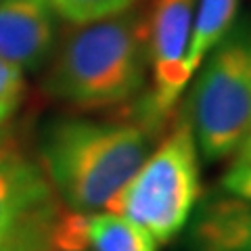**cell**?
Returning a JSON list of instances; mask_svg holds the SVG:
<instances>
[{
    "label": "cell",
    "mask_w": 251,
    "mask_h": 251,
    "mask_svg": "<svg viewBox=\"0 0 251 251\" xmlns=\"http://www.w3.org/2000/svg\"><path fill=\"white\" fill-rule=\"evenodd\" d=\"M86 241L92 251H157V243L143 226L105 211L86 214Z\"/></svg>",
    "instance_id": "10"
},
{
    "label": "cell",
    "mask_w": 251,
    "mask_h": 251,
    "mask_svg": "<svg viewBox=\"0 0 251 251\" xmlns=\"http://www.w3.org/2000/svg\"><path fill=\"white\" fill-rule=\"evenodd\" d=\"M237 155L241 157V159H247V161H251V140H249V143H247L245 147L241 149V151H239Z\"/></svg>",
    "instance_id": "15"
},
{
    "label": "cell",
    "mask_w": 251,
    "mask_h": 251,
    "mask_svg": "<svg viewBox=\"0 0 251 251\" xmlns=\"http://www.w3.org/2000/svg\"><path fill=\"white\" fill-rule=\"evenodd\" d=\"M201 195L199 151L186 111L107 203V211L132 220L159 243L178 237Z\"/></svg>",
    "instance_id": "3"
},
{
    "label": "cell",
    "mask_w": 251,
    "mask_h": 251,
    "mask_svg": "<svg viewBox=\"0 0 251 251\" xmlns=\"http://www.w3.org/2000/svg\"><path fill=\"white\" fill-rule=\"evenodd\" d=\"M38 251H92L86 241V214L65 209L52 239Z\"/></svg>",
    "instance_id": "12"
},
{
    "label": "cell",
    "mask_w": 251,
    "mask_h": 251,
    "mask_svg": "<svg viewBox=\"0 0 251 251\" xmlns=\"http://www.w3.org/2000/svg\"><path fill=\"white\" fill-rule=\"evenodd\" d=\"M195 140L207 161L237 155L251 140V29H230L209 52L188 103Z\"/></svg>",
    "instance_id": "4"
},
{
    "label": "cell",
    "mask_w": 251,
    "mask_h": 251,
    "mask_svg": "<svg viewBox=\"0 0 251 251\" xmlns=\"http://www.w3.org/2000/svg\"><path fill=\"white\" fill-rule=\"evenodd\" d=\"M65 209L40 163L15 147H0V251L44 247Z\"/></svg>",
    "instance_id": "5"
},
{
    "label": "cell",
    "mask_w": 251,
    "mask_h": 251,
    "mask_svg": "<svg viewBox=\"0 0 251 251\" xmlns=\"http://www.w3.org/2000/svg\"><path fill=\"white\" fill-rule=\"evenodd\" d=\"M241 0H197L191 29V42L184 57V75L191 77L201 67L205 54L228 36L239 15Z\"/></svg>",
    "instance_id": "9"
},
{
    "label": "cell",
    "mask_w": 251,
    "mask_h": 251,
    "mask_svg": "<svg viewBox=\"0 0 251 251\" xmlns=\"http://www.w3.org/2000/svg\"><path fill=\"white\" fill-rule=\"evenodd\" d=\"M149 153L147 126L65 117L44 130L40 168L63 205L90 214L111 201Z\"/></svg>",
    "instance_id": "1"
},
{
    "label": "cell",
    "mask_w": 251,
    "mask_h": 251,
    "mask_svg": "<svg viewBox=\"0 0 251 251\" xmlns=\"http://www.w3.org/2000/svg\"><path fill=\"white\" fill-rule=\"evenodd\" d=\"M145 21L134 11L86 23L59 49L46 75L54 99L82 111L130 103L147 72Z\"/></svg>",
    "instance_id": "2"
},
{
    "label": "cell",
    "mask_w": 251,
    "mask_h": 251,
    "mask_svg": "<svg viewBox=\"0 0 251 251\" xmlns=\"http://www.w3.org/2000/svg\"><path fill=\"white\" fill-rule=\"evenodd\" d=\"M23 94H25L23 72L13 63L0 59V126H4L15 115L23 103Z\"/></svg>",
    "instance_id": "13"
},
{
    "label": "cell",
    "mask_w": 251,
    "mask_h": 251,
    "mask_svg": "<svg viewBox=\"0 0 251 251\" xmlns=\"http://www.w3.org/2000/svg\"><path fill=\"white\" fill-rule=\"evenodd\" d=\"M197 0H151L145 21L147 65L151 67L153 88L143 107V122L149 130L161 126L186 88L184 57L191 42L193 15Z\"/></svg>",
    "instance_id": "6"
},
{
    "label": "cell",
    "mask_w": 251,
    "mask_h": 251,
    "mask_svg": "<svg viewBox=\"0 0 251 251\" xmlns=\"http://www.w3.org/2000/svg\"><path fill=\"white\" fill-rule=\"evenodd\" d=\"M136 0H46L54 15L75 25L100 21L130 11Z\"/></svg>",
    "instance_id": "11"
},
{
    "label": "cell",
    "mask_w": 251,
    "mask_h": 251,
    "mask_svg": "<svg viewBox=\"0 0 251 251\" xmlns=\"http://www.w3.org/2000/svg\"><path fill=\"white\" fill-rule=\"evenodd\" d=\"M186 251H251V201L234 195L203 199L186 234Z\"/></svg>",
    "instance_id": "8"
},
{
    "label": "cell",
    "mask_w": 251,
    "mask_h": 251,
    "mask_svg": "<svg viewBox=\"0 0 251 251\" xmlns=\"http://www.w3.org/2000/svg\"><path fill=\"white\" fill-rule=\"evenodd\" d=\"M222 188L228 195L251 201V161L239 157L230 166V170L224 174Z\"/></svg>",
    "instance_id": "14"
},
{
    "label": "cell",
    "mask_w": 251,
    "mask_h": 251,
    "mask_svg": "<svg viewBox=\"0 0 251 251\" xmlns=\"http://www.w3.org/2000/svg\"><path fill=\"white\" fill-rule=\"evenodd\" d=\"M54 13L46 0H0V59L36 72L54 46Z\"/></svg>",
    "instance_id": "7"
}]
</instances>
